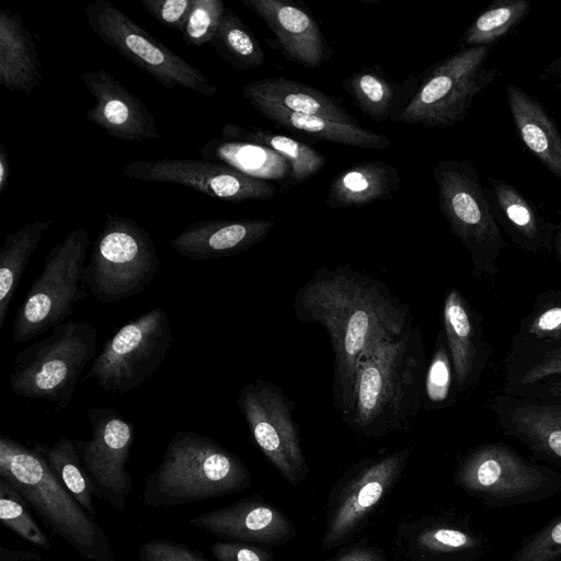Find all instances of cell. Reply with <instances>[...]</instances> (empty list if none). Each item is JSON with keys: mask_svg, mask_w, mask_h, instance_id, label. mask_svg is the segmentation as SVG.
Wrapping results in <instances>:
<instances>
[{"mask_svg": "<svg viewBox=\"0 0 561 561\" xmlns=\"http://www.w3.org/2000/svg\"><path fill=\"white\" fill-rule=\"evenodd\" d=\"M145 10L162 25L182 31L194 0H140Z\"/></svg>", "mask_w": 561, "mask_h": 561, "instance_id": "obj_42", "label": "cell"}, {"mask_svg": "<svg viewBox=\"0 0 561 561\" xmlns=\"http://www.w3.org/2000/svg\"><path fill=\"white\" fill-rule=\"evenodd\" d=\"M398 170L383 161L355 163L330 182L325 202L332 209L365 206L391 198L400 188Z\"/></svg>", "mask_w": 561, "mask_h": 561, "instance_id": "obj_25", "label": "cell"}, {"mask_svg": "<svg viewBox=\"0 0 561 561\" xmlns=\"http://www.w3.org/2000/svg\"><path fill=\"white\" fill-rule=\"evenodd\" d=\"M443 327L451 359L455 382L465 391L472 378L478 346L474 323L469 307L457 288H450L443 305Z\"/></svg>", "mask_w": 561, "mask_h": 561, "instance_id": "obj_27", "label": "cell"}, {"mask_svg": "<svg viewBox=\"0 0 561 561\" xmlns=\"http://www.w3.org/2000/svg\"><path fill=\"white\" fill-rule=\"evenodd\" d=\"M96 351V328L88 321L68 320L15 355L10 389L18 397L49 401L61 412Z\"/></svg>", "mask_w": 561, "mask_h": 561, "instance_id": "obj_5", "label": "cell"}, {"mask_svg": "<svg viewBox=\"0 0 561 561\" xmlns=\"http://www.w3.org/2000/svg\"><path fill=\"white\" fill-rule=\"evenodd\" d=\"M554 89L557 90V92L561 95V81H557L554 83Z\"/></svg>", "mask_w": 561, "mask_h": 561, "instance_id": "obj_52", "label": "cell"}, {"mask_svg": "<svg viewBox=\"0 0 561 561\" xmlns=\"http://www.w3.org/2000/svg\"><path fill=\"white\" fill-rule=\"evenodd\" d=\"M220 136L224 140L263 146L279 154L288 161L294 182L311 178L325 163V157L307 144L256 126L244 127L227 123L221 127Z\"/></svg>", "mask_w": 561, "mask_h": 561, "instance_id": "obj_29", "label": "cell"}, {"mask_svg": "<svg viewBox=\"0 0 561 561\" xmlns=\"http://www.w3.org/2000/svg\"><path fill=\"white\" fill-rule=\"evenodd\" d=\"M140 561H208L198 551L170 539H152L138 548Z\"/></svg>", "mask_w": 561, "mask_h": 561, "instance_id": "obj_41", "label": "cell"}, {"mask_svg": "<svg viewBox=\"0 0 561 561\" xmlns=\"http://www.w3.org/2000/svg\"><path fill=\"white\" fill-rule=\"evenodd\" d=\"M242 94L249 102L257 100L295 113L358 125L357 119L333 96L314 87L287 78L267 77L251 81L243 85Z\"/></svg>", "mask_w": 561, "mask_h": 561, "instance_id": "obj_24", "label": "cell"}, {"mask_svg": "<svg viewBox=\"0 0 561 561\" xmlns=\"http://www.w3.org/2000/svg\"><path fill=\"white\" fill-rule=\"evenodd\" d=\"M553 244L556 247L557 254H558L559 259L561 260V221L557 226Z\"/></svg>", "mask_w": 561, "mask_h": 561, "instance_id": "obj_50", "label": "cell"}, {"mask_svg": "<svg viewBox=\"0 0 561 561\" xmlns=\"http://www.w3.org/2000/svg\"><path fill=\"white\" fill-rule=\"evenodd\" d=\"M34 447L44 455L51 470L77 502L96 518L99 514L93 503V485L81 463L75 442L59 436L53 446L35 443Z\"/></svg>", "mask_w": 561, "mask_h": 561, "instance_id": "obj_32", "label": "cell"}, {"mask_svg": "<svg viewBox=\"0 0 561 561\" xmlns=\"http://www.w3.org/2000/svg\"><path fill=\"white\" fill-rule=\"evenodd\" d=\"M493 47H465L431 68L392 121L431 128L463 122L473 100L500 73L499 67L488 66Z\"/></svg>", "mask_w": 561, "mask_h": 561, "instance_id": "obj_6", "label": "cell"}, {"mask_svg": "<svg viewBox=\"0 0 561 561\" xmlns=\"http://www.w3.org/2000/svg\"><path fill=\"white\" fill-rule=\"evenodd\" d=\"M426 367L419 327L412 324L400 337L379 343L359 366L346 425L365 435L409 426L423 402Z\"/></svg>", "mask_w": 561, "mask_h": 561, "instance_id": "obj_2", "label": "cell"}, {"mask_svg": "<svg viewBox=\"0 0 561 561\" xmlns=\"http://www.w3.org/2000/svg\"><path fill=\"white\" fill-rule=\"evenodd\" d=\"M295 316L328 332L333 352V405L346 424L360 364L376 346L412 325L410 305L374 275L340 265L322 267L296 291Z\"/></svg>", "mask_w": 561, "mask_h": 561, "instance_id": "obj_1", "label": "cell"}, {"mask_svg": "<svg viewBox=\"0 0 561 561\" xmlns=\"http://www.w3.org/2000/svg\"><path fill=\"white\" fill-rule=\"evenodd\" d=\"M172 341L167 311L152 308L126 322L103 343L84 379L95 380L105 392L131 391L160 369Z\"/></svg>", "mask_w": 561, "mask_h": 561, "instance_id": "obj_10", "label": "cell"}, {"mask_svg": "<svg viewBox=\"0 0 561 561\" xmlns=\"http://www.w3.org/2000/svg\"><path fill=\"white\" fill-rule=\"evenodd\" d=\"M159 266L150 233L127 217L106 214L84 270V283L98 301L115 304L140 294Z\"/></svg>", "mask_w": 561, "mask_h": 561, "instance_id": "obj_8", "label": "cell"}, {"mask_svg": "<svg viewBox=\"0 0 561 561\" xmlns=\"http://www.w3.org/2000/svg\"><path fill=\"white\" fill-rule=\"evenodd\" d=\"M419 545L431 552L455 553L473 550L480 543L471 534L455 528H432L422 533Z\"/></svg>", "mask_w": 561, "mask_h": 561, "instance_id": "obj_40", "label": "cell"}, {"mask_svg": "<svg viewBox=\"0 0 561 561\" xmlns=\"http://www.w3.org/2000/svg\"><path fill=\"white\" fill-rule=\"evenodd\" d=\"M559 374H561V347L530 367L522 377L520 382L524 385L535 383Z\"/></svg>", "mask_w": 561, "mask_h": 561, "instance_id": "obj_45", "label": "cell"}, {"mask_svg": "<svg viewBox=\"0 0 561 561\" xmlns=\"http://www.w3.org/2000/svg\"><path fill=\"white\" fill-rule=\"evenodd\" d=\"M237 403L256 446L284 479L298 483L307 463L294 405L284 390L268 380L254 379L242 386Z\"/></svg>", "mask_w": 561, "mask_h": 561, "instance_id": "obj_13", "label": "cell"}, {"mask_svg": "<svg viewBox=\"0 0 561 561\" xmlns=\"http://www.w3.org/2000/svg\"><path fill=\"white\" fill-rule=\"evenodd\" d=\"M199 153L206 160L222 162L256 179H282L288 172L287 160L254 144L214 139L206 142Z\"/></svg>", "mask_w": 561, "mask_h": 561, "instance_id": "obj_30", "label": "cell"}, {"mask_svg": "<svg viewBox=\"0 0 561 561\" xmlns=\"http://www.w3.org/2000/svg\"><path fill=\"white\" fill-rule=\"evenodd\" d=\"M11 175V164L9 154L3 146L0 145V195L5 191Z\"/></svg>", "mask_w": 561, "mask_h": 561, "instance_id": "obj_47", "label": "cell"}, {"mask_svg": "<svg viewBox=\"0 0 561 561\" xmlns=\"http://www.w3.org/2000/svg\"><path fill=\"white\" fill-rule=\"evenodd\" d=\"M0 520L4 527L28 543L48 550L53 543L36 524L27 503L20 493L5 480L0 478Z\"/></svg>", "mask_w": 561, "mask_h": 561, "instance_id": "obj_36", "label": "cell"}, {"mask_svg": "<svg viewBox=\"0 0 561 561\" xmlns=\"http://www.w3.org/2000/svg\"><path fill=\"white\" fill-rule=\"evenodd\" d=\"M530 0H496L476 16L462 36L466 47L493 45L529 13Z\"/></svg>", "mask_w": 561, "mask_h": 561, "instance_id": "obj_34", "label": "cell"}, {"mask_svg": "<svg viewBox=\"0 0 561 561\" xmlns=\"http://www.w3.org/2000/svg\"><path fill=\"white\" fill-rule=\"evenodd\" d=\"M210 550L217 561H267L265 551L239 541H215Z\"/></svg>", "mask_w": 561, "mask_h": 561, "instance_id": "obj_43", "label": "cell"}, {"mask_svg": "<svg viewBox=\"0 0 561 561\" xmlns=\"http://www.w3.org/2000/svg\"><path fill=\"white\" fill-rule=\"evenodd\" d=\"M43 556L31 550H12L0 546V561H42Z\"/></svg>", "mask_w": 561, "mask_h": 561, "instance_id": "obj_46", "label": "cell"}, {"mask_svg": "<svg viewBox=\"0 0 561 561\" xmlns=\"http://www.w3.org/2000/svg\"><path fill=\"white\" fill-rule=\"evenodd\" d=\"M344 89L362 112L375 122L393 116L396 87L371 67H364L343 80Z\"/></svg>", "mask_w": 561, "mask_h": 561, "instance_id": "obj_35", "label": "cell"}, {"mask_svg": "<svg viewBox=\"0 0 561 561\" xmlns=\"http://www.w3.org/2000/svg\"><path fill=\"white\" fill-rule=\"evenodd\" d=\"M91 437L75 445L94 490V495L118 511L127 507L133 491L127 462L135 426L117 411L94 407L88 411Z\"/></svg>", "mask_w": 561, "mask_h": 561, "instance_id": "obj_14", "label": "cell"}, {"mask_svg": "<svg viewBox=\"0 0 561 561\" xmlns=\"http://www.w3.org/2000/svg\"><path fill=\"white\" fill-rule=\"evenodd\" d=\"M123 174L144 182L186 186L230 203L266 202L277 194L275 186L265 180L244 174L222 162L206 159L137 160L127 163Z\"/></svg>", "mask_w": 561, "mask_h": 561, "instance_id": "obj_15", "label": "cell"}, {"mask_svg": "<svg viewBox=\"0 0 561 561\" xmlns=\"http://www.w3.org/2000/svg\"><path fill=\"white\" fill-rule=\"evenodd\" d=\"M94 105L85 117L114 138L126 141L161 140L157 122L146 105L105 70L81 73Z\"/></svg>", "mask_w": 561, "mask_h": 561, "instance_id": "obj_16", "label": "cell"}, {"mask_svg": "<svg viewBox=\"0 0 561 561\" xmlns=\"http://www.w3.org/2000/svg\"><path fill=\"white\" fill-rule=\"evenodd\" d=\"M42 81V64L33 35L21 15L0 12V83L9 92L31 94Z\"/></svg>", "mask_w": 561, "mask_h": 561, "instance_id": "obj_23", "label": "cell"}, {"mask_svg": "<svg viewBox=\"0 0 561 561\" xmlns=\"http://www.w3.org/2000/svg\"><path fill=\"white\" fill-rule=\"evenodd\" d=\"M89 245L88 229L78 227L51 247L15 313L14 343L28 342L65 323L76 306L87 298L84 261Z\"/></svg>", "mask_w": 561, "mask_h": 561, "instance_id": "obj_7", "label": "cell"}, {"mask_svg": "<svg viewBox=\"0 0 561 561\" xmlns=\"http://www.w3.org/2000/svg\"><path fill=\"white\" fill-rule=\"evenodd\" d=\"M506 100L516 131L535 158L561 181V133L543 104L508 83Z\"/></svg>", "mask_w": 561, "mask_h": 561, "instance_id": "obj_22", "label": "cell"}, {"mask_svg": "<svg viewBox=\"0 0 561 561\" xmlns=\"http://www.w3.org/2000/svg\"><path fill=\"white\" fill-rule=\"evenodd\" d=\"M249 484V471L237 455L210 437L178 431L161 462L145 478L144 503L176 507L239 492Z\"/></svg>", "mask_w": 561, "mask_h": 561, "instance_id": "obj_4", "label": "cell"}, {"mask_svg": "<svg viewBox=\"0 0 561 561\" xmlns=\"http://www.w3.org/2000/svg\"><path fill=\"white\" fill-rule=\"evenodd\" d=\"M440 213L469 252L476 268L492 273L506 243L480 176L467 160H440L433 169Z\"/></svg>", "mask_w": 561, "mask_h": 561, "instance_id": "obj_9", "label": "cell"}, {"mask_svg": "<svg viewBox=\"0 0 561 561\" xmlns=\"http://www.w3.org/2000/svg\"><path fill=\"white\" fill-rule=\"evenodd\" d=\"M337 561H380L379 558L368 549H355L342 554Z\"/></svg>", "mask_w": 561, "mask_h": 561, "instance_id": "obj_48", "label": "cell"}, {"mask_svg": "<svg viewBox=\"0 0 561 561\" xmlns=\"http://www.w3.org/2000/svg\"><path fill=\"white\" fill-rule=\"evenodd\" d=\"M561 557V515L526 538L510 561H557Z\"/></svg>", "mask_w": 561, "mask_h": 561, "instance_id": "obj_39", "label": "cell"}, {"mask_svg": "<svg viewBox=\"0 0 561 561\" xmlns=\"http://www.w3.org/2000/svg\"><path fill=\"white\" fill-rule=\"evenodd\" d=\"M511 424L529 448L561 465V405H518Z\"/></svg>", "mask_w": 561, "mask_h": 561, "instance_id": "obj_31", "label": "cell"}, {"mask_svg": "<svg viewBox=\"0 0 561 561\" xmlns=\"http://www.w3.org/2000/svg\"><path fill=\"white\" fill-rule=\"evenodd\" d=\"M539 79L542 81H561V55L542 69Z\"/></svg>", "mask_w": 561, "mask_h": 561, "instance_id": "obj_49", "label": "cell"}, {"mask_svg": "<svg viewBox=\"0 0 561 561\" xmlns=\"http://www.w3.org/2000/svg\"><path fill=\"white\" fill-rule=\"evenodd\" d=\"M486 195L497 224L523 248L537 251L549 248L557 226L545 218L537 205L511 183L488 178Z\"/></svg>", "mask_w": 561, "mask_h": 561, "instance_id": "obj_21", "label": "cell"}, {"mask_svg": "<svg viewBox=\"0 0 561 561\" xmlns=\"http://www.w3.org/2000/svg\"><path fill=\"white\" fill-rule=\"evenodd\" d=\"M92 32L129 62L152 76L167 89L182 87L204 96L218 89L206 77L168 46L146 32L119 9L105 0L84 7Z\"/></svg>", "mask_w": 561, "mask_h": 561, "instance_id": "obj_11", "label": "cell"}, {"mask_svg": "<svg viewBox=\"0 0 561 561\" xmlns=\"http://www.w3.org/2000/svg\"><path fill=\"white\" fill-rule=\"evenodd\" d=\"M454 370L445 335L439 332L433 356L427 364L424 379V409L443 407L450 398Z\"/></svg>", "mask_w": 561, "mask_h": 561, "instance_id": "obj_37", "label": "cell"}, {"mask_svg": "<svg viewBox=\"0 0 561 561\" xmlns=\"http://www.w3.org/2000/svg\"><path fill=\"white\" fill-rule=\"evenodd\" d=\"M274 33L283 54L293 62L320 67L329 58V48L316 20L288 0H241Z\"/></svg>", "mask_w": 561, "mask_h": 561, "instance_id": "obj_17", "label": "cell"}, {"mask_svg": "<svg viewBox=\"0 0 561 561\" xmlns=\"http://www.w3.org/2000/svg\"><path fill=\"white\" fill-rule=\"evenodd\" d=\"M188 523L211 535L251 542H276L293 536L287 518L271 505L242 501L195 515Z\"/></svg>", "mask_w": 561, "mask_h": 561, "instance_id": "obj_19", "label": "cell"}, {"mask_svg": "<svg viewBox=\"0 0 561 561\" xmlns=\"http://www.w3.org/2000/svg\"><path fill=\"white\" fill-rule=\"evenodd\" d=\"M51 219L34 220L7 233L0 245V329L3 328L12 298Z\"/></svg>", "mask_w": 561, "mask_h": 561, "instance_id": "obj_28", "label": "cell"}, {"mask_svg": "<svg viewBox=\"0 0 561 561\" xmlns=\"http://www.w3.org/2000/svg\"><path fill=\"white\" fill-rule=\"evenodd\" d=\"M0 478L20 493L53 535L81 557L89 561H116L107 534L77 502L37 448L2 434Z\"/></svg>", "mask_w": 561, "mask_h": 561, "instance_id": "obj_3", "label": "cell"}, {"mask_svg": "<svg viewBox=\"0 0 561 561\" xmlns=\"http://www.w3.org/2000/svg\"><path fill=\"white\" fill-rule=\"evenodd\" d=\"M274 225L271 218L199 220L174 237L171 245L195 261L231 256L262 242Z\"/></svg>", "mask_w": 561, "mask_h": 561, "instance_id": "obj_18", "label": "cell"}, {"mask_svg": "<svg viewBox=\"0 0 561 561\" xmlns=\"http://www.w3.org/2000/svg\"><path fill=\"white\" fill-rule=\"evenodd\" d=\"M251 105L275 125L309 135L313 138L371 150H383L392 141L385 135L360 127L343 124L325 117L299 114L262 101H250Z\"/></svg>", "mask_w": 561, "mask_h": 561, "instance_id": "obj_26", "label": "cell"}, {"mask_svg": "<svg viewBox=\"0 0 561 561\" xmlns=\"http://www.w3.org/2000/svg\"><path fill=\"white\" fill-rule=\"evenodd\" d=\"M550 392H551L553 396H561V381L556 382V383L551 387Z\"/></svg>", "mask_w": 561, "mask_h": 561, "instance_id": "obj_51", "label": "cell"}, {"mask_svg": "<svg viewBox=\"0 0 561 561\" xmlns=\"http://www.w3.org/2000/svg\"><path fill=\"white\" fill-rule=\"evenodd\" d=\"M225 5L221 0H194L183 30V41L190 46L210 43L222 20Z\"/></svg>", "mask_w": 561, "mask_h": 561, "instance_id": "obj_38", "label": "cell"}, {"mask_svg": "<svg viewBox=\"0 0 561 561\" xmlns=\"http://www.w3.org/2000/svg\"><path fill=\"white\" fill-rule=\"evenodd\" d=\"M527 332L537 339L561 336V304L547 307L537 313L528 324Z\"/></svg>", "mask_w": 561, "mask_h": 561, "instance_id": "obj_44", "label": "cell"}, {"mask_svg": "<svg viewBox=\"0 0 561 561\" xmlns=\"http://www.w3.org/2000/svg\"><path fill=\"white\" fill-rule=\"evenodd\" d=\"M535 466L502 445L470 453L457 471L458 483L488 506L538 501L561 491V477Z\"/></svg>", "mask_w": 561, "mask_h": 561, "instance_id": "obj_12", "label": "cell"}, {"mask_svg": "<svg viewBox=\"0 0 561 561\" xmlns=\"http://www.w3.org/2000/svg\"><path fill=\"white\" fill-rule=\"evenodd\" d=\"M210 44L225 61L238 69L248 70L264 62L259 41L229 8H225L221 23Z\"/></svg>", "mask_w": 561, "mask_h": 561, "instance_id": "obj_33", "label": "cell"}, {"mask_svg": "<svg viewBox=\"0 0 561 561\" xmlns=\"http://www.w3.org/2000/svg\"><path fill=\"white\" fill-rule=\"evenodd\" d=\"M409 455V449L399 450L362 470L332 516L323 539L325 548H331L344 538L379 502L402 470Z\"/></svg>", "mask_w": 561, "mask_h": 561, "instance_id": "obj_20", "label": "cell"}]
</instances>
